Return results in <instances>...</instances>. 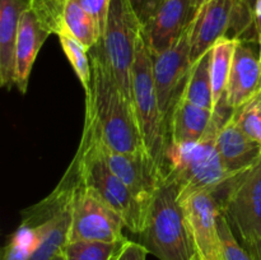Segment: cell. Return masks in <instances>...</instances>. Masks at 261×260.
<instances>
[{
  "label": "cell",
  "instance_id": "cell-22",
  "mask_svg": "<svg viewBox=\"0 0 261 260\" xmlns=\"http://www.w3.org/2000/svg\"><path fill=\"white\" fill-rule=\"evenodd\" d=\"M127 239L117 242L73 241L63 250L65 260H112Z\"/></svg>",
  "mask_w": 261,
  "mask_h": 260
},
{
  "label": "cell",
  "instance_id": "cell-7",
  "mask_svg": "<svg viewBox=\"0 0 261 260\" xmlns=\"http://www.w3.org/2000/svg\"><path fill=\"white\" fill-rule=\"evenodd\" d=\"M221 211L245 247L261 242V158L224 186Z\"/></svg>",
  "mask_w": 261,
  "mask_h": 260
},
{
  "label": "cell",
  "instance_id": "cell-1",
  "mask_svg": "<svg viewBox=\"0 0 261 260\" xmlns=\"http://www.w3.org/2000/svg\"><path fill=\"white\" fill-rule=\"evenodd\" d=\"M91 54V91L86 94V120L109 149L127 154L147 153L134 106L120 91L112 71L94 46Z\"/></svg>",
  "mask_w": 261,
  "mask_h": 260
},
{
  "label": "cell",
  "instance_id": "cell-27",
  "mask_svg": "<svg viewBox=\"0 0 261 260\" xmlns=\"http://www.w3.org/2000/svg\"><path fill=\"white\" fill-rule=\"evenodd\" d=\"M218 233L221 241L222 260H254L246 247L239 244L231 224L222 211L218 216Z\"/></svg>",
  "mask_w": 261,
  "mask_h": 260
},
{
  "label": "cell",
  "instance_id": "cell-13",
  "mask_svg": "<svg viewBox=\"0 0 261 260\" xmlns=\"http://www.w3.org/2000/svg\"><path fill=\"white\" fill-rule=\"evenodd\" d=\"M194 15L191 0H165L143 24V37L150 54H161L185 32Z\"/></svg>",
  "mask_w": 261,
  "mask_h": 260
},
{
  "label": "cell",
  "instance_id": "cell-6",
  "mask_svg": "<svg viewBox=\"0 0 261 260\" xmlns=\"http://www.w3.org/2000/svg\"><path fill=\"white\" fill-rule=\"evenodd\" d=\"M143 24L130 0H111L103 35L97 43L125 98L133 103L132 68Z\"/></svg>",
  "mask_w": 261,
  "mask_h": 260
},
{
  "label": "cell",
  "instance_id": "cell-26",
  "mask_svg": "<svg viewBox=\"0 0 261 260\" xmlns=\"http://www.w3.org/2000/svg\"><path fill=\"white\" fill-rule=\"evenodd\" d=\"M240 129L249 138L261 144V97L260 93L233 112Z\"/></svg>",
  "mask_w": 261,
  "mask_h": 260
},
{
  "label": "cell",
  "instance_id": "cell-8",
  "mask_svg": "<svg viewBox=\"0 0 261 260\" xmlns=\"http://www.w3.org/2000/svg\"><path fill=\"white\" fill-rule=\"evenodd\" d=\"M124 227L122 217L81 178L71 201L69 242L122 241L126 239L122 235Z\"/></svg>",
  "mask_w": 261,
  "mask_h": 260
},
{
  "label": "cell",
  "instance_id": "cell-32",
  "mask_svg": "<svg viewBox=\"0 0 261 260\" xmlns=\"http://www.w3.org/2000/svg\"><path fill=\"white\" fill-rule=\"evenodd\" d=\"M254 23L257 38L261 37V0H256L254 9Z\"/></svg>",
  "mask_w": 261,
  "mask_h": 260
},
{
  "label": "cell",
  "instance_id": "cell-35",
  "mask_svg": "<svg viewBox=\"0 0 261 260\" xmlns=\"http://www.w3.org/2000/svg\"><path fill=\"white\" fill-rule=\"evenodd\" d=\"M53 260H65V256H64V254H63V252H60V254H58V255H56V256L54 257Z\"/></svg>",
  "mask_w": 261,
  "mask_h": 260
},
{
  "label": "cell",
  "instance_id": "cell-14",
  "mask_svg": "<svg viewBox=\"0 0 261 260\" xmlns=\"http://www.w3.org/2000/svg\"><path fill=\"white\" fill-rule=\"evenodd\" d=\"M261 92V60L246 41L240 40L232 60L226 89V101L233 111L239 110Z\"/></svg>",
  "mask_w": 261,
  "mask_h": 260
},
{
  "label": "cell",
  "instance_id": "cell-15",
  "mask_svg": "<svg viewBox=\"0 0 261 260\" xmlns=\"http://www.w3.org/2000/svg\"><path fill=\"white\" fill-rule=\"evenodd\" d=\"M216 145L224 167L234 176L249 170L261 158V144L240 129L233 116L218 130Z\"/></svg>",
  "mask_w": 261,
  "mask_h": 260
},
{
  "label": "cell",
  "instance_id": "cell-33",
  "mask_svg": "<svg viewBox=\"0 0 261 260\" xmlns=\"http://www.w3.org/2000/svg\"><path fill=\"white\" fill-rule=\"evenodd\" d=\"M246 250L251 254V256L254 257V260H261V242L260 244H255V245H251V246H247Z\"/></svg>",
  "mask_w": 261,
  "mask_h": 260
},
{
  "label": "cell",
  "instance_id": "cell-18",
  "mask_svg": "<svg viewBox=\"0 0 261 260\" xmlns=\"http://www.w3.org/2000/svg\"><path fill=\"white\" fill-rule=\"evenodd\" d=\"M212 110L196 106L180 96L168 119L172 144H189L196 143L206 134L213 120Z\"/></svg>",
  "mask_w": 261,
  "mask_h": 260
},
{
  "label": "cell",
  "instance_id": "cell-12",
  "mask_svg": "<svg viewBox=\"0 0 261 260\" xmlns=\"http://www.w3.org/2000/svg\"><path fill=\"white\" fill-rule=\"evenodd\" d=\"M234 0H205L189 23L191 63L227 37L233 19Z\"/></svg>",
  "mask_w": 261,
  "mask_h": 260
},
{
  "label": "cell",
  "instance_id": "cell-20",
  "mask_svg": "<svg viewBox=\"0 0 261 260\" xmlns=\"http://www.w3.org/2000/svg\"><path fill=\"white\" fill-rule=\"evenodd\" d=\"M83 43L89 51L99 42L102 32L91 14L78 0H66L64 10V33ZM59 37V36H58Z\"/></svg>",
  "mask_w": 261,
  "mask_h": 260
},
{
  "label": "cell",
  "instance_id": "cell-30",
  "mask_svg": "<svg viewBox=\"0 0 261 260\" xmlns=\"http://www.w3.org/2000/svg\"><path fill=\"white\" fill-rule=\"evenodd\" d=\"M148 254V250L140 242L126 240L112 260H147Z\"/></svg>",
  "mask_w": 261,
  "mask_h": 260
},
{
  "label": "cell",
  "instance_id": "cell-21",
  "mask_svg": "<svg viewBox=\"0 0 261 260\" xmlns=\"http://www.w3.org/2000/svg\"><path fill=\"white\" fill-rule=\"evenodd\" d=\"M181 96L196 106L214 111L211 79V50L193 63Z\"/></svg>",
  "mask_w": 261,
  "mask_h": 260
},
{
  "label": "cell",
  "instance_id": "cell-9",
  "mask_svg": "<svg viewBox=\"0 0 261 260\" xmlns=\"http://www.w3.org/2000/svg\"><path fill=\"white\" fill-rule=\"evenodd\" d=\"M152 71L154 78L158 103L162 115L168 124V119L180 98L190 71V33L185 32L171 47L161 54H150Z\"/></svg>",
  "mask_w": 261,
  "mask_h": 260
},
{
  "label": "cell",
  "instance_id": "cell-2",
  "mask_svg": "<svg viewBox=\"0 0 261 260\" xmlns=\"http://www.w3.org/2000/svg\"><path fill=\"white\" fill-rule=\"evenodd\" d=\"M228 120L214 112L208 132L199 142L168 143L165 155L166 173L177 185L178 201L196 191L218 193L234 177L224 167L216 145L217 133Z\"/></svg>",
  "mask_w": 261,
  "mask_h": 260
},
{
  "label": "cell",
  "instance_id": "cell-24",
  "mask_svg": "<svg viewBox=\"0 0 261 260\" xmlns=\"http://www.w3.org/2000/svg\"><path fill=\"white\" fill-rule=\"evenodd\" d=\"M40 242L36 227L20 223L3 250L2 260H28Z\"/></svg>",
  "mask_w": 261,
  "mask_h": 260
},
{
  "label": "cell",
  "instance_id": "cell-17",
  "mask_svg": "<svg viewBox=\"0 0 261 260\" xmlns=\"http://www.w3.org/2000/svg\"><path fill=\"white\" fill-rule=\"evenodd\" d=\"M48 36L50 33L41 25L28 8L20 18L15 45V84L20 93L27 92L32 66Z\"/></svg>",
  "mask_w": 261,
  "mask_h": 260
},
{
  "label": "cell",
  "instance_id": "cell-23",
  "mask_svg": "<svg viewBox=\"0 0 261 260\" xmlns=\"http://www.w3.org/2000/svg\"><path fill=\"white\" fill-rule=\"evenodd\" d=\"M60 45L68 58L69 63L73 66L74 71L78 75L82 86H83L84 92L89 93L91 91V78H92V69H91V58L88 55V48L69 35L59 36Z\"/></svg>",
  "mask_w": 261,
  "mask_h": 260
},
{
  "label": "cell",
  "instance_id": "cell-19",
  "mask_svg": "<svg viewBox=\"0 0 261 260\" xmlns=\"http://www.w3.org/2000/svg\"><path fill=\"white\" fill-rule=\"evenodd\" d=\"M240 40L223 37L211 48V79L214 109L221 103L226 94L231 73L232 60Z\"/></svg>",
  "mask_w": 261,
  "mask_h": 260
},
{
  "label": "cell",
  "instance_id": "cell-28",
  "mask_svg": "<svg viewBox=\"0 0 261 260\" xmlns=\"http://www.w3.org/2000/svg\"><path fill=\"white\" fill-rule=\"evenodd\" d=\"M256 0H234L233 19H232L231 30L233 31V37L241 40V36L247 31L255 30L254 9Z\"/></svg>",
  "mask_w": 261,
  "mask_h": 260
},
{
  "label": "cell",
  "instance_id": "cell-29",
  "mask_svg": "<svg viewBox=\"0 0 261 260\" xmlns=\"http://www.w3.org/2000/svg\"><path fill=\"white\" fill-rule=\"evenodd\" d=\"M78 3L93 17V19L98 24L99 30H101L102 35H103L111 0H78Z\"/></svg>",
  "mask_w": 261,
  "mask_h": 260
},
{
  "label": "cell",
  "instance_id": "cell-3",
  "mask_svg": "<svg viewBox=\"0 0 261 260\" xmlns=\"http://www.w3.org/2000/svg\"><path fill=\"white\" fill-rule=\"evenodd\" d=\"M139 236L140 244L160 260H193L196 256L177 185L166 172L150 199Z\"/></svg>",
  "mask_w": 261,
  "mask_h": 260
},
{
  "label": "cell",
  "instance_id": "cell-5",
  "mask_svg": "<svg viewBox=\"0 0 261 260\" xmlns=\"http://www.w3.org/2000/svg\"><path fill=\"white\" fill-rule=\"evenodd\" d=\"M132 94L135 116L145 149L155 165L166 171L165 155L167 149L168 124L158 103L152 56L143 33L137 43V54L132 68Z\"/></svg>",
  "mask_w": 261,
  "mask_h": 260
},
{
  "label": "cell",
  "instance_id": "cell-25",
  "mask_svg": "<svg viewBox=\"0 0 261 260\" xmlns=\"http://www.w3.org/2000/svg\"><path fill=\"white\" fill-rule=\"evenodd\" d=\"M66 0H31L30 9L48 33H64V10Z\"/></svg>",
  "mask_w": 261,
  "mask_h": 260
},
{
  "label": "cell",
  "instance_id": "cell-16",
  "mask_svg": "<svg viewBox=\"0 0 261 260\" xmlns=\"http://www.w3.org/2000/svg\"><path fill=\"white\" fill-rule=\"evenodd\" d=\"M31 0H0V86L15 84V45L23 13Z\"/></svg>",
  "mask_w": 261,
  "mask_h": 260
},
{
  "label": "cell",
  "instance_id": "cell-37",
  "mask_svg": "<svg viewBox=\"0 0 261 260\" xmlns=\"http://www.w3.org/2000/svg\"><path fill=\"white\" fill-rule=\"evenodd\" d=\"M193 260H200V259H199V257L198 256H195V257H194V259Z\"/></svg>",
  "mask_w": 261,
  "mask_h": 260
},
{
  "label": "cell",
  "instance_id": "cell-38",
  "mask_svg": "<svg viewBox=\"0 0 261 260\" xmlns=\"http://www.w3.org/2000/svg\"><path fill=\"white\" fill-rule=\"evenodd\" d=\"M260 97H261V92H260Z\"/></svg>",
  "mask_w": 261,
  "mask_h": 260
},
{
  "label": "cell",
  "instance_id": "cell-31",
  "mask_svg": "<svg viewBox=\"0 0 261 260\" xmlns=\"http://www.w3.org/2000/svg\"><path fill=\"white\" fill-rule=\"evenodd\" d=\"M134 8L135 13L139 17L142 24H144L161 7L165 0H130Z\"/></svg>",
  "mask_w": 261,
  "mask_h": 260
},
{
  "label": "cell",
  "instance_id": "cell-34",
  "mask_svg": "<svg viewBox=\"0 0 261 260\" xmlns=\"http://www.w3.org/2000/svg\"><path fill=\"white\" fill-rule=\"evenodd\" d=\"M205 2V0H191V4H193V8H194V12H195L196 9H198L199 7H200L203 3Z\"/></svg>",
  "mask_w": 261,
  "mask_h": 260
},
{
  "label": "cell",
  "instance_id": "cell-36",
  "mask_svg": "<svg viewBox=\"0 0 261 260\" xmlns=\"http://www.w3.org/2000/svg\"><path fill=\"white\" fill-rule=\"evenodd\" d=\"M259 43H260V60H261V37H259Z\"/></svg>",
  "mask_w": 261,
  "mask_h": 260
},
{
  "label": "cell",
  "instance_id": "cell-4",
  "mask_svg": "<svg viewBox=\"0 0 261 260\" xmlns=\"http://www.w3.org/2000/svg\"><path fill=\"white\" fill-rule=\"evenodd\" d=\"M84 185L89 186L112 206L125 222V227L139 235L144 227L147 209L134 198L127 186L112 172L98 149L91 127L84 124L83 137L76 152Z\"/></svg>",
  "mask_w": 261,
  "mask_h": 260
},
{
  "label": "cell",
  "instance_id": "cell-11",
  "mask_svg": "<svg viewBox=\"0 0 261 260\" xmlns=\"http://www.w3.org/2000/svg\"><path fill=\"white\" fill-rule=\"evenodd\" d=\"M86 124L91 127L99 152L112 172L127 186L134 198L145 209H148L150 199L155 189L160 185L166 171L161 170L147 153L127 154V153H120L109 149L97 137L91 122L86 120Z\"/></svg>",
  "mask_w": 261,
  "mask_h": 260
},
{
  "label": "cell",
  "instance_id": "cell-10",
  "mask_svg": "<svg viewBox=\"0 0 261 260\" xmlns=\"http://www.w3.org/2000/svg\"><path fill=\"white\" fill-rule=\"evenodd\" d=\"M186 226L200 260H222L218 233L221 201L213 191H196L180 201Z\"/></svg>",
  "mask_w": 261,
  "mask_h": 260
}]
</instances>
